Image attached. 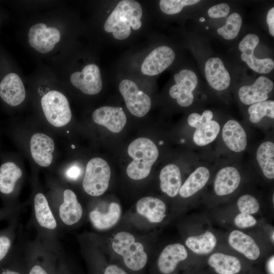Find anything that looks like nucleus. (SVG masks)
I'll list each match as a JSON object with an SVG mask.
<instances>
[{"mask_svg":"<svg viewBox=\"0 0 274 274\" xmlns=\"http://www.w3.org/2000/svg\"><path fill=\"white\" fill-rule=\"evenodd\" d=\"M142 16V9L139 2L121 1L106 20L104 29L107 32H112L116 39H125L131 33V27L138 30L141 27Z\"/></svg>","mask_w":274,"mask_h":274,"instance_id":"nucleus-1","label":"nucleus"},{"mask_svg":"<svg viewBox=\"0 0 274 274\" xmlns=\"http://www.w3.org/2000/svg\"><path fill=\"white\" fill-rule=\"evenodd\" d=\"M127 152L133 159L127 167L128 176L135 180L148 176L158 157V150L153 142L146 138H138L129 144Z\"/></svg>","mask_w":274,"mask_h":274,"instance_id":"nucleus-2","label":"nucleus"},{"mask_svg":"<svg viewBox=\"0 0 274 274\" xmlns=\"http://www.w3.org/2000/svg\"><path fill=\"white\" fill-rule=\"evenodd\" d=\"M112 247L115 252L122 257L126 266L131 270H139L147 262L148 256L144 246L136 242L129 232L117 233L112 239Z\"/></svg>","mask_w":274,"mask_h":274,"instance_id":"nucleus-3","label":"nucleus"},{"mask_svg":"<svg viewBox=\"0 0 274 274\" xmlns=\"http://www.w3.org/2000/svg\"><path fill=\"white\" fill-rule=\"evenodd\" d=\"M111 169L103 159L95 157L87 163L83 180L84 191L92 196H98L108 189L111 177Z\"/></svg>","mask_w":274,"mask_h":274,"instance_id":"nucleus-4","label":"nucleus"},{"mask_svg":"<svg viewBox=\"0 0 274 274\" xmlns=\"http://www.w3.org/2000/svg\"><path fill=\"white\" fill-rule=\"evenodd\" d=\"M41 105L46 118L53 126L62 127L70 121L72 113L69 103L61 92L49 91L42 97Z\"/></svg>","mask_w":274,"mask_h":274,"instance_id":"nucleus-5","label":"nucleus"},{"mask_svg":"<svg viewBox=\"0 0 274 274\" xmlns=\"http://www.w3.org/2000/svg\"><path fill=\"white\" fill-rule=\"evenodd\" d=\"M119 90L129 112L138 117H142L149 111L151 102L150 97L140 90L133 81L125 79L119 84Z\"/></svg>","mask_w":274,"mask_h":274,"instance_id":"nucleus-6","label":"nucleus"},{"mask_svg":"<svg viewBox=\"0 0 274 274\" xmlns=\"http://www.w3.org/2000/svg\"><path fill=\"white\" fill-rule=\"evenodd\" d=\"M176 84L172 86L169 93L173 98H176L178 105L187 107L191 105L194 99L193 91L195 89L198 79L192 71L183 70L174 76Z\"/></svg>","mask_w":274,"mask_h":274,"instance_id":"nucleus-7","label":"nucleus"},{"mask_svg":"<svg viewBox=\"0 0 274 274\" xmlns=\"http://www.w3.org/2000/svg\"><path fill=\"white\" fill-rule=\"evenodd\" d=\"M259 43V38L256 35L250 33L246 35L238 46L242 52L241 58L256 72L267 74L273 70L274 62L270 58L258 59L254 55V50Z\"/></svg>","mask_w":274,"mask_h":274,"instance_id":"nucleus-8","label":"nucleus"},{"mask_svg":"<svg viewBox=\"0 0 274 274\" xmlns=\"http://www.w3.org/2000/svg\"><path fill=\"white\" fill-rule=\"evenodd\" d=\"M30 45L38 52L46 53L51 51L60 39V33L55 27H48L43 23L30 27L28 32Z\"/></svg>","mask_w":274,"mask_h":274,"instance_id":"nucleus-9","label":"nucleus"},{"mask_svg":"<svg viewBox=\"0 0 274 274\" xmlns=\"http://www.w3.org/2000/svg\"><path fill=\"white\" fill-rule=\"evenodd\" d=\"M70 80L75 87L87 94H96L102 89L100 70L95 64H88L81 72L73 73Z\"/></svg>","mask_w":274,"mask_h":274,"instance_id":"nucleus-10","label":"nucleus"},{"mask_svg":"<svg viewBox=\"0 0 274 274\" xmlns=\"http://www.w3.org/2000/svg\"><path fill=\"white\" fill-rule=\"evenodd\" d=\"M175 58V54L172 48L166 46L158 47L145 58L141 72L148 76L159 74L173 62Z\"/></svg>","mask_w":274,"mask_h":274,"instance_id":"nucleus-11","label":"nucleus"},{"mask_svg":"<svg viewBox=\"0 0 274 274\" xmlns=\"http://www.w3.org/2000/svg\"><path fill=\"white\" fill-rule=\"evenodd\" d=\"M93 121L114 133L120 132L127 119L121 108L104 106L95 110L92 114Z\"/></svg>","mask_w":274,"mask_h":274,"instance_id":"nucleus-12","label":"nucleus"},{"mask_svg":"<svg viewBox=\"0 0 274 274\" xmlns=\"http://www.w3.org/2000/svg\"><path fill=\"white\" fill-rule=\"evenodd\" d=\"M0 97L6 104L13 107L22 103L25 97V90L19 76L10 73L0 83Z\"/></svg>","mask_w":274,"mask_h":274,"instance_id":"nucleus-13","label":"nucleus"},{"mask_svg":"<svg viewBox=\"0 0 274 274\" xmlns=\"http://www.w3.org/2000/svg\"><path fill=\"white\" fill-rule=\"evenodd\" d=\"M273 87L272 81L266 77L260 76L253 84L241 87L238 91V96L243 103L252 105L266 100Z\"/></svg>","mask_w":274,"mask_h":274,"instance_id":"nucleus-14","label":"nucleus"},{"mask_svg":"<svg viewBox=\"0 0 274 274\" xmlns=\"http://www.w3.org/2000/svg\"><path fill=\"white\" fill-rule=\"evenodd\" d=\"M54 147L53 140L43 133H36L30 139L31 156L35 161L41 166L46 167L51 164Z\"/></svg>","mask_w":274,"mask_h":274,"instance_id":"nucleus-15","label":"nucleus"},{"mask_svg":"<svg viewBox=\"0 0 274 274\" xmlns=\"http://www.w3.org/2000/svg\"><path fill=\"white\" fill-rule=\"evenodd\" d=\"M187 256V250L182 244L168 245L164 248L158 257V269L163 274H169L176 269L178 264L185 260Z\"/></svg>","mask_w":274,"mask_h":274,"instance_id":"nucleus-16","label":"nucleus"},{"mask_svg":"<svg viewBox=\"0 0 274 274\" xmlns=\"http://www.w3.org/2000/svg\"><path fill=\"white\" fill-rule=\"evenodd\" d=\"M205 74L209 84L217 90H223L230 85V75L219 58L213 57L207 61Z\"/></svg>","mask_w":274,"mask_h":274,"instance_id":"nucleus-17","label":"nucleus"},{"mask_svg":"<svg viewBox=\"0 0 274 274\" xmlns=\"http://www.w3.org/2000/svg\"><path fill=\"white\" fill-rule=\"evenodd\" d=\"M83 214V209L76 194L67 189L63 192V201L59 208V215L62 222L68 226L79 221Z\"/></svg>","mask_w":274,"mask_h":274,"instance_id":"nucleus-18","label":"nucleus"},{"mask_svg":"<svg viewBox=\"0 0 274 274\" xmlns=\"http://www.w3.org/2000/svg\"><path fill=\"white\" fill-rule=\"evenodd\" d=\"M222 135L224 142L231 150L239 152L246 149L247 134L237 121L234 120L228 121L223 127Z\"/></svg>","mask_w":274,"mask_h":274,"instance_id":"nucleus-19","label":"nucleus"},{"mask_svg":"<svg viewBox=\"0 0 274 274\" xmlns=\"http://www.w3.org/2000/svg\"><path fill=\"white\" fill-rule=\"evenodd\" d=\"M137 213L151 223H160L165 217L166 206L160 199L151 196L139 199L136 204Z\"/></svg>","mask_w":274,"mask_h":274,"instance_id":"nucleus-20","label":"nucleus"},{"mask_svg":"<svg viewBox=\"0 0 274 274\" xmlns=\"http://www.w3.org/2000/svg\"><path fill=\"white\" fill-rule=\"evenodd\" d=\"M241 176L234 167L227 166L221 169L214 181V190L217 195L223 196L234 192L238 187Z\"/></svg>","mask_w":274,"mask_h":274,"instance_id":"nucleus-21","label":"nucleus"},{"mask_svg":"<svg viewBox=\"0 0 274 274\" xmlns=\"http://www.w3.org/2000/svg\"><path fill=\"white\" fill-rule=\"evenodd\" d=\"M230 246L251 260H256L260 256V249L249 235L239 230L232 231L229 236Z\"/></svg>","mask_w":274,"mask_h":274,"instance_id":"nucleus-22","label":"nucleus"},{"mask_svg":"<svg viewBox=\"0 0 274 274\" xmlns=\"http://www.w3.org/2000/svg\"><path fill=\"white\" fill-rule=\"evenodd\" d=\"M121 215L120 205L116 202L110 204L108 211L102 213L98 210H93L89 213V219L93 226L99 230H107L119 220Z\"/></svg>","mask_w":274,"mask_h":274,"instance_id":"nucleus-23","label":"nucleus"},{"mask_svg":"<svg viewBox=\"0 0 274 274\" xmlns=\"http://www.w3.org/2000/svg\"><path fill=\"white\" fill-rule=\"evenodd\" d=\"M22 175L21 169L14 162L3 163L0 166V193L6 197L10 196Z\"/></svg>","mask_w":274,"mask_h":274,"instance_id":"nucleus-24","label":"nucleus"},{"mask_svg":"<svg viewBox=\"0 0 274 274\" xmlns=\"http://www.w3.org/2000/svg\"><path fill=\"white\" fill-rule=\"evenodd\" d=\"M159 179L162 192L172 197L178 194L182 180L180 169L176 165L170 164L164 166L160 172Z\"/></svg>","mask_w":274,"mask_h":274,"instance_id":"nucleus-25","label":"nucleus"},{"mask_svg":"<svg viewBox=\"0 0 274 274\" xmlns=\"http://www.w3.org/2000/svg\"><path fill=\"white\" fill-rule=\"evenodd\" d=\"M34 211L36 219L40 226L48 230L57 227L56 219L45 195L37 193L34 198Z\"/></svg>","mask_w":274,"mask_h":274,"instance_id":"nucleus-26","label":"nucleus"},{"mask_svg":"<svg viewBox=\"0 0 274 274\" xmlns=\"http://www.w3.org/2000/svg\"><path fill=\"white\" fill-rule=\"evenodd\" d=\"M210 174L205 167L196 168L187 179L180 190V195L184 198L189 197L202 189L208 182Z\"/></svg>","mask_w":274,"mask_h":274,"instance_id":"nucleus-27","label":"nucleus"},{"mask_svg":"<svg viewBox=\"0 0 274 274\" xmlns=\"http://www.w3.org/2000/svg\"><path fill=\"white\" fill-rule=\"evenodd\" d=\"M208 263L219 274H236L241 269V262L237 258L221 253L212 254Z\"/></svg>","mask_w":274,"mask_h":274,"instance_id":"nucleus-28","label":"nucleus"},{"mask_svg":"<svg viewBox=\"0 0 274 274\" xmlns=\"http://www.w3.org/2000/svg\"><path fill=\"white\" fill-rule=\"evenodd\" d=\"M256 158L264 176L274 178V144L267 141L261 144L256 153Z\"/></svg>","mask_w":274,"mask_h":274,"instance_id":"nucleus-29","label":"nucleus"},{"mask_svg":"<svg viewBox=\"0 0 274 274\" xmlns=\"http://www.w3.org/2000/svg\"><path fill=\"white\" fill-rule=\"evenodd\" d=\"M216 243L215 236L210 231L200 235L190 236L185 241L186 245L198 254L210 253L216 247Z\"/></svg>","mask_w":274,"mask_h":274,"instance_id":"nucleus-30","label":"nucleus"},{"mask_svg":"<svg viewBox=\"0 0 274 274\" xmlns=\"http://www.w3.org/2000/svg\"><path fill=\"white\" fill-rule=\"evenodd\" d=\"M220 127L216 121L211 120L202 127L196 129L193 134L194 142L198 146H205L217 136Z\"/></svg>","mask_w":274,"mask_h":274,"instance_id":"nucleus-31","label":"nucleus"},{"mask_svg":"<svg viewBox=\"0 0 274 274\" xmlns=\"http://www.w3.org/2000/svg\"><path fill=\"white\" fill-rule=\"evenodd\" d=\"M250 120L254 123L259 122L264 116L274 118V101L265 100L253 104L249 108Z\"/></svg>","mask_w":274,"mask_h":274,"instance_id":"nucleus-32","label":"nucleus"},{"mask_svg":"<svg viewBox=\"0 0 274 274\" xmlns=\"http://www.w3.org/2000/svg\"><path fill=\"white\" fill-rule=\"evenodd\" d=\"M242 24L241 15L237 13H233L228 17L225 25L219 28L217 32L225 40H232L238 35Z\"/></svg>","mask_w":274,"mask_h":274,"instance_id":"nucleus-33","label":"nucleus"},{"mask_svg":"<svg viewBox=\"0 0 274 274\" xmlns=\"http://www.w3.org/2000/svg\"><path fill=\"white\" fill-rule=\"evenodd\" d=\"M199 2L198 0H161L159 6L163 13L173 15L181 12L184 7L196 4Z\"/></svg>","mask_w":274,"mask_h":274,"instance_id":"nucleus-34","label":"nucleus"},{"mask_svg":"<svg viewBox=\"0 0 274 274\" xmlns=\"http://www.w3.org/2000/svg\"><path fill=\"white\" fill-rule=\"evenodd\" d=\"M238 208L242 213L253 214L259 210V204L253 196L245 194L241 196L237 202Z\"/></svg>","mask_w":274,"mask_h":274,"instance_id":"nucleus-35","label":"nucleus"},{"mask_svg":"<svg viewBox=\"0 0 274 274\" xmlns=\"http://www.w3.org/2000/svg\"><path fill=\"white\" fill-rule=\"evenodd\" d=\"M11 227L0 231V262L12 251L13 230Z\"/></svg>","mask_w":274,"mask_h":274,"instance_id":"nucleus-36","label":"nucleus"},{"mask_svg":"<svg viewBox=\"0 0 274 274\" xmlns=\"http://www.w3.org/2000/svg\"><path fill=\"white\" fill-rule=\"evenodd\" d=\"M213 116L212 112L208 110L204 111L201 115L193 113L189 116L188 123L190 126L197 129L212 120Z\"/></svg>","mask_w":274,"mask_h":274,"instance_id":"nucleus-37","label":"nucleus"},{"mask_svg":"<svg viewBox=\"0 0 274 274\" xmlns=\"http://www.w3.org/2000/svg\"><path fill=\"white\" fill-rule=\"evenodd\" d=\"M229 11V6L227 4L221 3L211 7L208 14L211 18H219L226 17Z\"/></svg>","mask_w":274,"mask_h":274,"instance_id":"nucleus-38","label":"nucleus"},{"mask_svg":"<svg viewBox=\"0 0 274 274\" xmlns=\"http://www.w3.org/2000/svg\"><path fill=\"white\" fill-rule=\"evenodd\" d=\"M235 224L239 228H247L255 225L256 220L250 214L239 213L234 219Z\"/></svg>","mask_w":274,"mask_h":274,"instance_id":"nucleus-39","label":"nucleus"},{"mask_svg":"<svg viewBox=\"0 0 274 274\" xmlns=\"http://www.w3.org/2000/svg\"><path fill=\"white\" fill-rule=\"evenodd\" d=\"M82 169L81 166L78 164H74L70 165L66 170L65 175L66 178L70 180L76 181L81 176Z\"/></svg>","mask_w":274,"mask_h":274,"instance_id":"nucleus-40","label":"nucleus"},{"mask_svg":"<svg viewBox=\"0 0 274 274\" xmlns=\"http://www.w3.org/2000/svg\"><path fill=\"white\" fill-rule=\"evenodd\" d=\"M266 22L268 26L270 34L274 36V7H272L267 13Z\"/></svg>","mask_w":274,"mask_h":274,"instance_id":"nucleus-41","label":"nucleus"},{"mask_svg":"<svg viewBox=\"0 0 274 274\" xmlns=\"http://www.w3.org/2000/svg\"><path fill=\"white\" fill-rule=\"evenodd\" d=\"M104 274H127L123 269L116 265H109L105 269Z\"/></svg>","mask_w":274,"mask_h":274,"instance_id":"nucleus-42","label":"nucleus"},{"mask_svg":"<svg viewBox=\"0 0 274 274\" xmlns=\"http://www.w3.org/2000/svg\"><path fill=\"white\" fill-rule=\"evenodd\" d=\"M29 274H49L39 265H35L30 269Z\"/></svg>","mask_w":274,"mask_h":274,"instance_id":"nucleus-43","label":"nucleus"},{"mask_svg":"<svg viewBox=\"0 0 274 274\" xmlns=\"http://www.w3.org/2000/svg\"><path fill=\"white\" fill-rule=\"evenodd\" d=\"M12 213V211L9 208L0 209V220L9 217Z\"/></svg>","mask_w":274,"mask_h":274,"instance_id":"nucleus-44","label":"nucleus"},{"mask_svg":"<svg viewBox=\"0 0 274 274\" xmlns=\"http://www.w3.org/2000/svg\"><path fill=\"white\" fill-rule=\"evenodd\" d=\"M274 257H271L267 263L268 270L270 274H274Z\"/></svg>","mask_w":274,"mask_h":274,"instance_id":"nucleus-45","label":"nucleus"},{"mask_svg":"<svg viewBox=\"0 0 274 274\" xmlns=\"http://www.w3.org/2000/svg\"><path fill=\"white\" fill-rule=\"evenodd\" d=\"M0 274H21L18 272L9 269H3Z\"/></svg>","mask_w":274,"mask_h":274,"instance_id":"nucleus-46","label":"nucleus"},{"mask_svg":"<svg viewBox=\"0 0 274 274\" xmlns=\"http://www.w3.org/2000/svg\"><path fill=\"white\" fill-rule=\"evenodd\" d=\"M205 21V18H204L203 17H201L200 18H199V21L203 22V21Z\"/></svg>","mask_w":274,"mask_h":274,"instance_id":"nucleus-47","label":"nucleus"},{"mask_svg":"<svg viewBox=\"0 0 274 274\" xmlns=\"http://www.w3.org/2000/svg\"><path fill=\"white\" fill-rule=\"evenodd\" d=\"M272 235L271 236V238H272V241L273 242V240H274V239H273V236H274V235H273V232H272Z\"/></svg>","mask_w":274,"mask_h":274,"instance_id":"nucleus-48","label":"nucleus"},{"mask_svg":"<svg viewBox=\"0 0 274 274\" xmlns=\"http://www.w3.org/2000/svg\"><path fill=\"white\" fill-rule=\"evenodd\" d=\"M162 143H163V142H159V144H160V145L162 144Z\"/></svg>","mask_w":274,"mask_h":274,"instance_id":"nucleus-49","label":"nucleus"},{"mask_svg":"<svg viewBox=\"0 0 274 274\" xmlns=\"http://www.w3.org/2000/svg\"><path fill=\"white\" fill-rule=\"evenodd\" d=\"M72 147L73 149L75 148V146H74V145H72Z\"/></svg>","mask_w":274,"mask_h":274,"instance_id":"nucleus-50","label":"nucleus"},{"mask_svg":"<svg viewBox=\"0 0 274 274\" xmlns=\"http://www.w3.org/2000/svg\"><path fill=\"white\" fill-rule=\"evenodd\" d=\"M206 29H208V28H209V27H208V26H206Z\"/></svg>","mask_w":274,"mask_h":274,"instance_id":"nucleus-51","label":"nucleus"}]
</instances>
